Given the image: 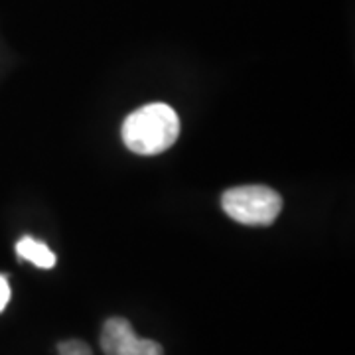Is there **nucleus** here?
Instances as JSON below:
<instances>
[{
	"instance_id": "obj_3",
	"label": "nucleus",
	"mask_w": 355,
	"mask_h": 355,
	"mask_svg": "<svg viewBox=\"0 0 355 355\" xmlns=\"http://www.w3.org/2000/svg\"><path fill=\"white\" fill-rule=\"evenodd\" d=\"M101 349L105 355H164L160 343L139 338L125 318H111L105 322Z\"/></svg>"
},
{
	"instance_id": "obj_5",
	"label": "nucleus",
	"mask_w": 355,
	"mask_h": 355,
	"mask_svg": "<svg viewBox=\"0 0 355 355\" xmlns=\"http://www.w3.org/2000/svg\"><path fill=\"white\" fill-rule=\"evenodd\" d=\"M60 355H93L91 347L81 340H69V342H62L58 345Z\"/></svg>"
},
{
	"instance_id": "obj_6",
	"label": "nucleus",
	"mask_w": 355,
	"mask_h": 355,
	"mask_svg": "<svg viewBox=\"0 0 355 355\" xmlns=\"http://www.w3.org/2000/svg\"><path fill=\"white\" fill-rule=\"evenodd\" d=\"M8 300H10V286H8V280L0 275V312L6 308Z\"/></svg>"
},
{
	"instance_id": "obj_2",
	"label": "nucleus",
	"mask_w": 355,
	"mask_h": 355,
	"mask_svg": "<svg viewBox=\"0 0 355 355\" xmlns=\"http://www.w3.org/2000/svg\"><path fill=\"white\" fill-rule=\"evenodd\" d=\"M221 205L243 225H270L282 209V198L266 186H239L221 196Z\"/></svg>"
},
{
	"instance_id": "obj_1",
	"label": "nucleus",
	"mask_w": 355,
	"mask_h": 355,
	"mask_svg": "<svg viewBox=\"0 0 355 355\" xmlns=\"http://www.w3.org/2000/svg\"><path fill=\"white\" fill-rule=\"evenodd\" d=\"M180 135V119L166 103H150L128 114L123 123V142L128 150L153 156L168 150Z\"/></svg>"
},
{
	"instance_id": "obj_4",
	"label": "nucleus",
	"mask_w": 355,
	"mask_h": 355,
	"mask_svg": "<svg viewBox=\"0 0 355 355\" xmlns=\"http://www.w3.org/2000/svg\"><path fill=\"white\" fill-rule=\"evenodd\" d=\"M16 253L40 268H51L55 265V254L48 249V245L36 241L32 237H22L16 243Z\"/></svg>"
}]
</instances>
